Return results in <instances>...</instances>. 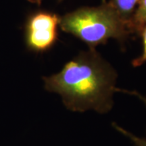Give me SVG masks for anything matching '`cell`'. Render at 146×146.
I'll use <instances>...</instances> for the list:
<instances>
[{"label":"cell","mask_w":146,"mask_h":146,"mask_svg":"<svg viewBox=\"0 0 146 146\" xmlns=\"http://www.w3.org/2000/svg\"><path fill=\"white\" fill-rule=\"evenodd\" d=\"M117 74L94 49L81 52L66 63L58 73L43 78L45 89L56 93L72 112L94 110L100 114L110 110Z\"/></svg>","instance_id":"cell-1"},{"label":"cell","mask_w":146,"mask_h":146,"mask_svg":"<svg viewBox=\"0 0 146 146\" xmlns=\"http://www.w3.org/2000/svg\"><path fill=\"white\" fill-rule=\"evenodd\" d=\"M60 27L92 49L110 39L123 40L133 33L129 24L109 2L67 13L60 17Z\"/></svg>","instance_id":"cell-2"},{"label":"cell","mask_w":146,"mask_h":146,"mask_svg":"<svg viewBox=\"0 0 146 146\" xmlns=\"http://www.w3.org/2000/svg\"><path fill=\"white\" fill-rule=\"evenodd\" d=\"M60 17L46 11L35 12L29 16L25 26V39L29 50L43 52L50 50L58 37Z\"/></svg>","instance_id":"cell-3"},{"label":"cell","mask_w":146,"mask_h":146,"mask_svg":"<svg viewBox=\"0 0 146 146\" xmlns=\"http://www.w3.org/2000/svg\"><path fill=\"white\" fill-rule=\"evenodd\" d=\"M139 1V0H110L109 3L112 5L124 21L129 24L131 29V21Z\"/></svg>","instance_id":"cell-4"},{"label":"cell","mask_w":146,"mask_h":146,"mask_svg":"<svg viewBox=\"0 0 146 146\" xmlns=\"http://www.w3.org/2000/svg\"><path fill=\"white\" fill-rule=\"evenodd\" d=\"M133 32H139L146 26V0H139L131 21Z\"/></svg>","instance_id":"cell-5"},{"label":"cell","mask_w":146,"mask_h":146,"mask_svg":"<svg viewBox=\"0 0 146 146\" xmlns=\"http://www.w3.org/2000/svg\"><path fill=\"white\" fill-rule=\"evenodd\" d=\"M121 91H124V92H125V93L127 92V93H128V94L134 95V96L138 97V98H139L141 101L143 102V103L145 104L146 106V98L141 96V95L139 94V93L136 92V91H125V90H121ZM112 126L116 129V130L118 131L121 133H123L124 135L127 136V137H129V139H130L132 141V142L134 143V145L135 146H146V139H145L139 138V137H137L135 136L134 135L131 134V133L128 132L127 131L123 129V128L119 127V126H118L116 124H115V123H113Z\"/></svg>","instance_id":"cell-6"},{"label":"cell","mask_w":146,"mask_h":146,"mask_svg":"<svg viewBox=\"0 0 146 146\" xmlns=\"http://www.w3.org/2000/svg\"><path fill=\"white\" fill-rule=\"evenodd\" d=\"M139 32L141 33L142 39H143V50L141 56L132 62V65L134 67L139 66L146 62V26L144 27Z\"/></svg>","instance_id":"cell-7"},{"label":"cell","mask_w":146,"mask_h":146,"mask_svg":"<svg viewBox=\"0 0 146 146\" xmlns=\"http://www.w3.org/2000/svg\"><path fill=\"white\" fill-rule=\"evenodd\" d=\"M29 1H31V2H33V3H41V1L42 0H29Z\"/></svg>","instance_id":"cell-8"}]
</instances>
